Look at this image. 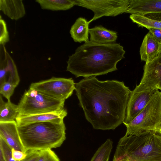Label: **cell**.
I'll use <instances>...</instances> for the list:
<instances>
[{
  "mask_svg": "<svg viewBox=\"0 0 161 161\" xmlns=\"http://www.w3.org/2000/svg\"><path fill=\"white\" fill-rule=\"evenodd\" d=\"M86 119L97 130H114L123 123L131 92L123 82L99 80L96 76L75 83Z\"/></svg>",
  "mask_w": 161,
  "mask_h": 161,
  "instance_id": "1",
  "label": "cell"
},
{
  "mask_svg": "<svg viewBox=\"0 0 161 161\" xmlns=\"http://www.w3.org/2000/svg\"><path fill=\"white\" fill-rule=\"evenodd\" d=\"M125 53L119 43L101 44L89 41L69 56L66 70L76 77L106 74L117 70V64L125 58Z\"/></svg>",
  "mask_w": 161,
  "mask_h": 161,
  "instance_id": "2",
  "label": "cell"
},
{
  "mask_svg": "<svg viewBox=\"0 0 161 161\" xmlns=\"http://www.w3.org/2000/svg\"><path fill=\"white\" fill-rule=\"evenodd\" d=\"M113 161H161V132L125 135L118 142Z\"/></svg>",
  "mask_w": 161,
  "mask_h": 161,
  "instance_id": "3",
  "label": "cell"
},
{
  "mask_svg": "<svg viewBox=\"0 0 161 161\" xmlns=\"http://www.w3.org/2000/svg\"><path fill=\"white\" fill-rule=\"evenodd\" d=\"M18 128L21 142L26 151L56 148L60 147L66 139L64 122H36L18 125Z\"/></svg>",
  "mask_w": 161,
  "mask_h": 161,
  "instance_id": "4",
  "label": "cell"
},
{
  "mask_svg": "<svg viewBox=\"0 0 161 161\" xmlns=\"http://www.w3.org/2000/svg\"><path fill=\"white\" fill-rule=\"evenodd\" d=\"M125 135H138L147 130L160 131L161 128V92L155 91L142 112L128 123Z\"/></svg>",
  "mask_w": 161,
  "mask_h": 161,
  "instance_id": "5",
  "label": "cell"
},
{
  "mask_svg": "<svg viewBox=\"0 0 161 161\" xmlns=\"http://www.w3.org/2000/svg\"><path fill=\"white\" fill-rule=\"evenodd\" d=\"M64 102L29 88L24 92L18 105V116L59 111L64 108Z\"/></svg>",
  "mask_w": 161,
  "mask_h": 161,
  "instance_id": "6",
  "label": "cell"
},
{
  "mask_svg": "<svg viewBox=\"0 0 161 161\" xmlns=\"http://www.w3.org/2000/svg\"><path fill=\"white\" fill-rule=\"evenodd\" d=\"M75 5L92 11L94 15L90 23L103 16H115L128 11L130 0H74Z\"/></svg>",
  "mask_w": 161,
  "mask_h": 161,
  "instance_id": "7",
  "label": "cell"
},
{
  "mask_svg": "<svg viewBox=\"0 0 161 161\" xmlns=\"http://www.w3.org/2000/svg\"><path fill=\"white\" fill-rule=\"evenodd\" d=\"M29 88L37 91L53 98L65 101L75 89L71 78L53 77L48 80L32 83Z\"/></svg>",
  "mask_w": 161,
  "mask_h": 161,
  "instance_id": "8",
  "label": "cell"
},
{
  "mask_svg": "<svg viewBox=\"0 0 161 161\" xmlns=\"http://www.w3.org/2000/svg\"><path fill=\"white\" fill-rule=\"evenodd\" d=\"M142 77L133 90L136 92L161 91V53L152 61L145 63Z\"/></svg>",
  "mask_w": 161,
  "mask_h": 161,
  "instance_id": "9",
  "label": "cell"
},
{
  "mask_svg": "<svg viewBox=\"0 0 161 161\" xmlns=\"http://www.w3.org/2000/svg\"><path fill=\"white\" fill-rule=\"evenodd\" d=\"M156 91L136 92L133 90L131 91L123 122L124 125L129 123L142 112Z\"/></svg>",
  "mask_w": 161,
  "mask_h": 161,
  "instance_id": "10",
  "label": "cell"
},
{
  "mask_svg": "<svg viewBox=\"0 0 161 161\" xmlns=\"http://www.w3.org/2000/svg\"><path fill=\"white\" fill-rule=\"evenodd\" d=\"M0 138L12 149L26 153L19 136L16 121L0 122Z\"/></svg>",
  "mask_w": 161,
  "mask_h": 161,
  "instance_id": "11",
  "label": "cell"
},
{
  "mask_svg": "<svg viewBox=\"0 0 161 161\" xmlns=\"http://www.w3.org/2000/svg\"><path fill=\"white\" fill-rule=\"evenodd\" d=\"M67 114L64 108L59 111L22 116H18L16 121L18 126L41 122H49L60 124Z\"/></svg>",
  "mask_w": 161,
  "mask_h": 161,
  "instance_id": "12",
  "label": "cell"
},
{
  "mask_svg": "<svg viewBox=\"0 0 161 161\" xmlns=\"http://www.w3.org/2000/svg\"><path fill=\"white\" fill-rule=\"evenodd\" d=\"M139 52L141 61L145 63L151 62L161 53V43L157 42L149 32L143 38Z\"/></svg>",
  "mask_w": 161,
  "mask_h": 161,
  "instance_id": "13",
  "label": "cell"
},
{
  "mask_svg": "<svg viewBox=\"0 0 161 161\" xmlns=\"http://www.w3.org/2000/svg\"><path fill=\"white\" fill-rule=\"evenodd\" d=\"M161 13V0H130L126 13L143 15Z\"/></svg>",
  "mask_w": 161,
  "mask_h": 161,
  "instance_id": "14",
  "label": "cell"
},
{
  "mask_svg": "<svg viewBox=\"0 0 161 161\" xmlns=\"http://www.w3.org/2000/svg\"><path fill=\"white\" fill-rule=\"evenodd\" d=\"M0 10L9 18L15 20L22 18L26 14L22 0H0Z\"/></svg>",
  "mask_w": 161,
  "mask_h": 161,
  "instance_id": "15",
  "label": "cell"
},
{
  "mask_svg": "<svg viewBox=\"0 0 161 161\" xmlns=\"http://www.w3.org/2000/svg\"><path fill=\"white\" fill-rule=\"evenodd\" d=\"M89 33L91 41L101 44L115 43L118 37L116 32L108 30L101 25L89 29Z\"/></svg>",
  "mask_w": 161,
  "mask_h": 161,
  "instance_id": "16",
  "label": "cell"
},
{
  "mask_svg": "<svg viewBox=\"0 0 161 161\" xmlns=\"http://www.w3.org/2000/svg\"><path fill=\"white\" fill-rule=\"evenodd\" d=\"M88 21L84 18H78L71 26L70 30L71 37L74 42L80 43L88 41Z\"/></svg>",
  "mask_w": 161,
  "mask_h": 161,
  "instance_id": "17",
  "label": "cell"
},
{
  "mask_svg": "<svg viewBox=\"0 0 161 161\" xmlns=\"http://www.w3.org/2000/svg\"><path fill=\"white\" fill-rule=\"evenodd\" d=\"M18 105L12 103L10 100L4 102L1 95L0 96V122L16 121L19 115Z\"/></svg>",
  "mask_w": 161,
  "mask_h": 161,
  "instance_id": "18",
  "label": "cell"
},
{
  "mask_svg": "<svg viewBox=\"0 0 161 161\" xmlns=\"http://www.w3.org/2000/svg\"><path fill=\"white\" fill-rule=\"evenodd\" d=\"M43 10L53 11H64L75 5L74 0H36Z\"/></svg>",
  "mask_w": 161,
  "mask_h": 161,
  "instance_id": "19",
  "label": "cell"
},
{
  "mask_svg": "<svg viewBox=\"0 0 161 161\" xmlns=\"http://www.w3.org/2000/svg\"><path fill=\"white\" fill-rule=\"evenodd\" d=\"M3 48L6 63L5 66H4L9 74L8 80L12 81L17 86L20 82V78L16 66L12 58L6 51L4 46Z\"/></svg>",
  "mask_w": 161,
  "mask_h": 161,
  "instance_id": "20",
  "label": "cell"
},
{
  "mask_svg": "<svg viewBox=\"0 0 161 161\" xmlns=\"http://www.w3.org/2000/svg\"><path fill=\"white\" fill-rule=\"evenodd\" d=\"M130 18L139 27L147 29L153 28L161 29V21L150 19L142 15L132 14Z\"/></svg>",
  "mask_w": 161,
  "mask_h": 161,
  "instance_id": "21",
  "label": "cell"
},
{
  "mask_svg": "<svg viewBox=\"0 0 161 161\" xmlns=\"http://www.w3.org/2000/svg\"><path fill=\"white\" fill-rule=\"evenodd\" d=\"M112 141L109 139L96 151L90 161H108L112 148Z\"/></svg>",
  "mask_w": 161,
  "mask_h": 161,
  "instance_id": "22",
  "label": "cell"
},
{
  "mask_svg": "<svg viewBox=\"0 0 161 161\" xmlns=\"http://www.w3.org/2000/svg\"><path fill=\"white\" fill-rule=\"evenodd\" d=\"M16 86L12 81L7 80L0 84V93L8 100H10Z\"/></svg>",
  "mask_w": 161,
  "mask_h": 161,
  "instance_id": "23",
  "label": "cell"
},
{
  "mask_svg": "<svg viewBox=\"0 0 161 161\" xmlns=\"http://www.w3.org/2000/svg\"><path fill=\"white\" fill-rule=\"evenodd\" d=\"M40 153L37 161H60L57 155L51 149L40 151Z\"/></svg>",
  "mask_w": 161,
  "mask_h": 161,
  "instance_id": "24",
  "label": "cell"
},
{
  "mask_svg": "<svg viewBox=\"0 0 161 161\" xmlns=\"http://www.w3.org/2000/svg\"><path fill=\"white\" fill-rule=\"evenodd\" d=\"M9 41V35L6 23L5 20L2 19L1 16L0 19V44L4 46Z\"/></svg>",
  "mask_w": 161,
  "mask_h": 161,
  "instance_id": "25",
  "label": "cell"
},
{
  "mask_svg": "<svg viewBox=\"0 0 161 161\" xmlns=\"http://www.w3.org/2000/svg\"><path fill=\"white\" fill-rule=\"evenodd\" d=\"M12 150L11 148L0 138V151L2 153L6 161H15L12 157Z\"/></svg>",
  "mask_w": 161,
  "mask_h": 161,
  "instance_id": "26",
  "label": "cell"
},
{
  "mask_svg": "<svg viewBox=\"0 0 161 161\" xmlns=\"http://www.w3.org/2000/svg\"><path fill=\"white\" fill-rule=\"evenodd\" d=\"M26 156L21 161H37L40 156V151L27 150Z\"/></svg>",
  "mask_w": 161,
  "mask_h": 161,
  "instance_id": "27",
  "label": "cell"
},
{
  "mask_svg": "<svg viewBox=\"0 0 161 161\" xmlns=\"http://www.w3.org/2000/svg\"><path fill=\"white\" fill-rule=\"evenodd\" d=\"M12 157L15 161H21L26 156V153L22 151L12 149Z\"/></svg>",
  "mask_w": 161,
  "mask_h": 161,
  "instance_id": "28",
  "label": "cell"
},
{
  "mask_svg": "<svg viewBox=\"0 0 161 161\" xmlns=\"http://www.w3.org/2000/svg\"><path fill=\"white\" fill-rule=\"evenodd\" d=\"M147 29L154 38L158 42L161 43V29L153 28Z\"/></svg>",
  "mask_w": 161,
  "mask_h": 161,
  "instance_id": "29",
  "label": "cell"
},
{
  "mask_svg": "<svg viewBox=\"0 0 161 161\" xmlns=\"http://www.w3.org/2000/svg\"><path fill=\"white\" fill-rule=\"evenodd\" d=\"M142 15L150 19L161 21V13H149Z\"/></svg>",
  "mask_w": 161,
  "mask_h": 161,
  "instance_id": "30",
  "label": "cell"
},
{
  "mask_svg": "<svg viewBox=\"0 0 161 161\" xmlns=\"http://www.w3.org/2000/svg\"><path fill=\"white\" fill-rule=\"evenodd\" d=\"M160 131L161 132V129H160Z\"/></svg>",
  "mask_w": 161,
  "mask_h": 161,
  "instance_id": "31",
  "label": "cell"
}]
</instances>
